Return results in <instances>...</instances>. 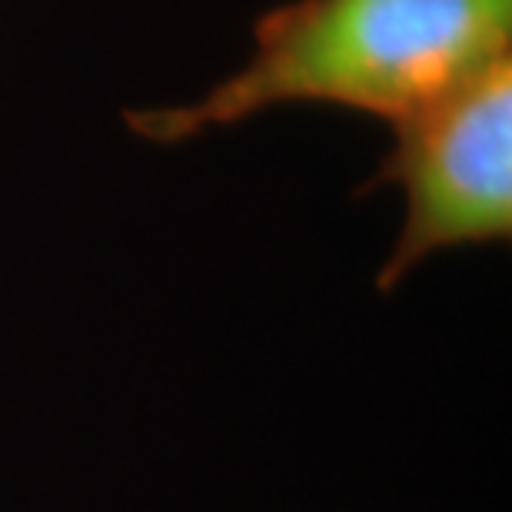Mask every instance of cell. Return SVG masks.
<instances>
[{
    "label": "cell",
    "instance_id": "cell-1",
    "mask_svg": "<svg viewBox=\"0 0 512 512\" xmlns=\"http://www.w3.org/2000/svg\"><path fill=\"white\" fill-rule=\"evenodd\" d=\"M512 0H293L253 30V54L207 97L130 110L153 143H180L286 104L396 124L509 57Z\"/></svg>",
    "mask_w": 512,
    "mask_h": 512
},
{
    "label": "cell",
    "instance_id": "cell-2",
    "mask_svg": "<svg viewBox=\"0 0 512 512\" xmlns=\"http://www.w3.org/2000/svg\"><path fill=\"white\" fill-rule=\"evenodd\" d=\"M389 127L393 147L366 183V190L396 183L406 197L403 230L376 280L383 293L433 253L509 243L512 57Z\"/></svg>",
    "mask_w": 512,
    "mask_h": 512
}]
</instances>
